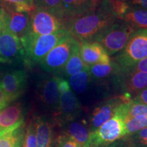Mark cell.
<instances>
[{
    "label": "cell",
    "instance_id": "obj_1",
    "mask_svg": "<svg viewBox=\"0 0 147 147\" xmlns=\"http://www.w3.org/2000/svg\"><path fill=\"white\" fill-rule=\"evenodd\" d=\"M117 19L111 0H100L94 10L69 20L66 28L79 42H89Z\"/></svg>",
    "mask_w": 147,
    "mask_h": 147
},
{
    "label": "cell",
    "instance_id": "obj_2",
    "mask_svg": "<svg viewBox=\"0 0 147 147\" xmlns=\"http://www.w3.org/2000/svg\"><path fill=\"white\" fill-rule=\"evenodd\" d=\"M71 34L65 28L43 36L27 34L21 40L23 48V61L30 65L40 63L53 48Z\"/></svg>",
    "mask_w": 147,
    "mask_h": 147
},
{
    "label": "cell",
    "instance_id": "obj_3",
    "mask_svg": "<svg viewBox=\"0 0 147 147\" xmlns=\"http://www.w3.org/2000/svg\"><path fill=\"white\" fill-rule=\"evenodd\" d=\"M135 31L124 20L117 19L96 35L91 41L100 44L109 56L114 55L124 49Z\"/></svg>",
    "mask_w": 147,
    "mask_h": 147
},
{
    "label": "cell",
    "instance_id": "obj_4",
    "mask_svg": "<svg viewBox=\"0 0 147 147\" xmlns=\"http://www.w3.org/2000/svg\"><path fill=\"white\" fill-rule=\"evenodd\" d=\"M30 15L29 34L43 36L67 29V21L58 9L36 8Z\"/></svg>",
    "mask_w": 147,
    "mask_h": 147
},
{
    "label": "cell",
    "instance_id": "obj_5",
    "mask_svg": "<svg viewBox=\"0 0 147 147\" xmlns=\"http://www.w3.org/2000/svg\"><path fill=\"white\" fill-rule=\"evenodd\" d=\"M147 57V28L135 31L123 49L113 61L123 69L129 70L139 61Z\"/></svg>",
    "mask_w": 147,
    "mask_h": 147
},
{
    "label": "cell",
    "instance_id": "obj_6",
    "mask_svg": "<svg viewBox=\"0 0 147 147\" xmlns=\"http://www.w3.org/2000/svg\"><path fill=\"white\" fill-rule=\"evenodd\" d=\"M80 48V42L72 35L67 37L51 50L40 62L44 71L60 74L74 53Z\"/></svg>",
    "mask_w": 147,
    "mask_h": 147
},
{
    "label": "cell",
    "instance_id": "obj_7",
    "mask_svg": "<svg viewBox=\"0 0 147 147\" xmlns=\"http://www.w3.org/2000/svg\"><path fill=\"white\" fill-rule=\"evenodd\" d=\"M126 136L124 118L117 110L115 114L99 127L90 134V147L106 146Z\"/></svg>",
    "mask_w": 147,
    "mask_h": 147
},
{
    "label": "cell",
    "instance_id": "obj_8",
    "mask_svg": "<svg viewBox=\"0 0 147 147\" xmlns=\"http://www.w3.org/2000/svg\"><path fill=\"white\" fill-rule=\"evenodd\" d=\"M59 89L60 92L59 108L57 115L54 119L59 125H61L78 118L81 113L82 106L65 79L60 78Z\"/></svg>",
    "mask_w": 147,
    "mask_h": 147
},
{
    "label": "cell",
    "instance_id": "obj_9",
    "mask_svg": "<svg viewBox=\"0 0 147 147\" xmlns=\"http://www.w3.org/2000/svg\"><path fill=\"white\" fill-rule=\"evenodd\" d=\"M133 100L131 95L125 93L120 96L111 97L100 103L93 110L90 121V133L94 132L113 117L121 104L128 103Z\"/></svg>",
    "mask_w": 147,
    "mask_h": 147
},
{
    "label": "cell",
    "instance_id": "obj_10",
    "mask_svg": "<svg viewBox=\"0 0 147 147\" xmlns=\"http://www.w3.org/2000/svg\"><path fill=\"white\" fill-rule=\"evenodd\" d=\"M60 77L51 76L42 79L38 87V97L42 106L52 112L55 117L59 108L60 92L59 82Z\"/></svg>",
    "mask_w": 147,
    "mask_h": 147
},
{
    "label": "cell",
    "instance_id": "obj_11",
    "mask_svg": "<svg viewBox=\"0 0 147 147\" xmlns=\"http://www.w3.org/2000/svg\"><path fill=\"white\" fill-rule=\"evenodd\" d=\"M27 82V74L25 71L21 69L11 70L3 76L0 89L13 102L21 96L25 91Z\"/></svg>",
    "mask_w": 147,
    "mask_h": 147
},
{
    "label": "cell",
    "instance_id": "obj_12",
    "mask_svg": "<svg viewBox=\"0 0 147 147\" xmlns=\"http://www.w3.org/2000/svg\"><path fill=\"white\" fill-rule=\"evenodd\" d=\"M100 0H61L57 8L67 21L92 12Z\"/></svg>",
    "mask_w": 147,
    "mask_h": 147
},
{
    "label": "cell",
    "instance_id": "obj_13",
    "mask_svg": "<svg viewBox=\"0 0 147 147\" xmlns=\"http://www.w3.org/2000/svg\"><path fill=\"white\" fill-rule=\"evenodd\" d=\"M80 54L84 64L89 67L95 64H107L111 61L102 46L95 41L80 42Z\"/></svg>",
    "mask_w": 147,
    "mask_h": 147
},
{
    "label": "cell",
    "instance_id": "obj_14",
    "mask_svg": "<svg viewBox=\"0 0 147 147\" xmlns=\"http://www.w3.org/2000/svg\"><path fill=\"white\" fill-rule=\"evenodd\" d=\"M25 110L21 103H15L0 110V134L24 125Z\"/></svg>",
    "mask_w": 147,
    "mask_h": 147
},
{
    "label": "cell",
    "instance_id": "obj_15",
    "mask_svg": "<svg viewBox=\"0 0 147 147\" xmlns=\"http://www.w3.org/2000/svg\"><path fill=\"white\" fill-rule=\"evenodd\" d=\"M119 84L125 93L135 97L143 89L147 88V73L129 69L119 76Z\"/></svg>",
    "mask_w": 147,
    "mask_h": 147
},
{
    "label": "cell",
    "instance_id": "obj_16",
    "mask_svg": "<svg viewBox=\"0 0 147 147\" xmlns=\"http://www.w3.org/2000/svg\"><path fill=\"white\" fill-rule=\"evenodd\" d=\"M8 15L5 19V30L21 40L28 34L30 24V15L27 12L7 11Z\"/></svg>",
    "mask_w": 147,
    "mask_h": 147
},
{
    "label": "cell",
    "instance_id": "obj_17",
    "mask_svg": "<svg viewBox=\"0 0 147 147\" xmlns=\"http://www.w3.org/2000/svg\"><path fill=\"white\" fill-rule=\"evenodd\" d=\"M0 57L12 61L23 58V48L19 38L5 30L0 35Z\"/></svg>",
    "mask_w": 147,
    "mask_h": 147
},
{
    "label": "cell",
    "instance_id": "obj_18",
    "mask_svg": "<svg viewBox=\"0 0 147 147\" xmlns=\"http://www.w3.org/2000/svg\"><path fill=\"white\" fill-rule=\"evenodd\" d=\"M63 134L77 143L80 147H90V131L85 125L78 121H71L61 125Z\"/></svg>",
    "mask_w": 147,
    "mask_h": 147
},
{
    "label": "cell",
    "instance_id": "obj_19",
    "mask_svg": "<svg viewBox=\"0 0 147 147\" xmlns=\"http://www.w3.org/2000/svg\"><path fill=\"white\" fill-rule=\"evenodd\" d=\"M36 129L37 147L53 146V125L45 117H36L33 119Z\"/></svg>",
    "mask_w": 147,
    "mask_h": 147
},
{
    "label": "cell",
    "instance_id": "obj_20",
    "mask_svg": "<svg viewBox=\"0 0 147 147\" xmlns=\"http://www.w3.org/2000/svg\"><path fill=\"white\" fill-rule=\"evenodd\" d=\"M91 78L97 80H106L110 78H117L127 71L113 60L107 64H95L89 67Z\"/></svg>",
    "mask_w": 147,
    "mask_h": 147
},
{
    "label": "cell",
    "instance_id": "obj_21",
    "mask_svg": "<svg viewBox=\"0 0 147 147\" xmlns=\"http://www.w3.org/2000/svg\"><path fill=\"white\" fill-rule=\"evenodd\" d=\"M122 19L136 31L147 28V10L144 9L130 7Z\"/></svg>",
    "mask_w": 147,
    "mask_h": 147
},
{
    "label": "cell",
    "instance_id": "obj_22",
    "mask_svg": "<svg viewBox=\"0 0 147 147\" xmlns=\"http://www.w3.org/2000/svg\"><path fill=\"white\" fill-rule=\"evenodd\" d=\"M24 125L0 134V147H22L25 136Z\"/></svg>",
    "mask_w": 147,
    "mask_h": 147
},
{
    "label": "cell",
    "instance_id": "obj_23",
    "mask_svg": "<svg viewBox=\"0 0 147 147\" xmlns=\"http://www.w3.org/2000/svg\"><path fill=\"white\" fill-rule=\"evenodd\" d=\"M87 67H87L82 61L79 48L70 57L60 74L66 78H69L72 75L80 72Z\"/></svg>",
    "mask_w": 147,
    "mask_h": 147
},
{
    "label": "cell",
    "instance_id": "obj_24",
    "mask_svg": "<svg viewBox=\"0 0 147 147\" xmlns=\"http://www.w3.org/2000/svg\"><path fill=\"white\" fill-rule=\"evenodd\" d=\"M91 80L89 67H87L78 74L72 75L69 78V82L71 88L74 91L78 94H82L87 91Z\"/></svg>",
    "mask_w": 147,
    "mask_h": 147
},
{
    "label": "cell",
    "instance_id": "obj_25",
    "mask_svg": "<svg viewBox=\"0 0 147 147\" xmlns=\"http://www.w3.org/2000/svg\"><path fill=\"white\" fill-rule=\"evenodd\" d=\"M4 3L6 11L13 10L30 14L36 9L34 0H0Z\"/></svg>",
    "mask_w": 147,
    "mask_h": 147
},
{
    "label": "cell",
    "instance_id": "obj_26",
    "mask_svg": "<svg viewBox=\"0 0 147 147\" xmlns=\"http://www.w3.org/2000/svg\"><path fill=\"white\" fill-rule=\"evenodd\" d=\"M126 136L131 135L147 127V117L139 116L124 121Z\"/></svg>",
    "mask_w": 147,
    "mask_h": 147
},
{
    "label": "cell",
    "instance_id": "obj_27",
    "mask_svg": "<svg viewBox=\"0 0 147 147\" xmlns=\"http://www.w3.org/2000/svg\"><path fill=\"white\" fill-rule=\"evenodd\" d=\"M139 116L147 117V105L133 99L131 102L127 103V114L124 121L127 119L133 118Z\"/></svg>",
    "mask_w": 147,
    "mask_h": 147
},
{
    "label": "cell",
    "instance_id": "obj_28",
    "mask_svg": "<svg viewBox=\"0 0 147 147\" xmlns=\"http://www.w3.org/2000/svg\"><path fill=\"white\" fill-rule=\"evenodd\" d=\"M125 138L131 147H147V127Z\"/></svg>",
    "mask_w": 147,
    "mask_h": 147
},
{
    "label": "cell",
    "instance_id": "obj_29",
    "mask_svg": "<svg viewBox=\"0 0 147 147\" xmlns=\"http://www.w3.org/2000/svg\"><path fill=\"white\" fill-rule=\"evenodd\" d=\"M22 147H37L36 129L33 120L30 121L25 130Z\"/></svg>",
    "mask_w": 147,
    "mask_h": 147
},
{
    "label": "cell",
    "instance_id": "obj_30",
    "mask_svg": "<svg viewBox=\"0 0 147 147\" xmlns=\"http://www.w3.org/2000/svg\"><path fill=\"white\" fill-rule=\"evenodd\" d=\"M61 0H34L37 8L46 9H57L59 7Z\"/></svg>",
    "mask_w": 147,
    "mask_h": 147
},
{
    "label": "cell",
    "instance_id": "obj_31",
    "mask_svg": "<svg viewBox=\"0 0 147 147\" xmlns=\"http://www.w3.org/2000/svg\"><path fill=\"white\" fill-rule=\"evenodd\" d=\"M56 147H80L79 145L62 134L57 139Z\"/></svg>",
    "mask_w": 147,
    "mask_h": 147
},
{
    "label": "cell",
    "instance_id": "obj_32",
    "mask_svg": "<svg viewBox=\"0 0 147 147\" xmlns=\"http://www.w3.org/2000/svg\"><path fill=\"white\" fill-rule=\"evenodd\" d=\"M130 7H136L147 10V0H126Z\"/></svg>",
    "mask_w": 147,
    "mask_h": 147
},
{
    "label": "cell",
    "instance_id": "obj_33",
    "mask_svg": "<svg viewBox=\"0 0 147 147\" xmlns=\"http://www.w3.org/2000/svg\"><path fill=\"white\" fill-rule=\"evenodd\" d=\"M130 69H134V70L140 71V72L147 73V57L139 61Z\"/></svg>",
    "mask_w": 147,
    "mask_h": 147
},
{
    "label": "cell",
    "instance_id": "obj_34",
    "mask_svg": "<svg viewBox=\"0 0 147 147\" xmlns=\"http://www.w3.org/2000/svg\"><path fill=\"white\" fill-rule=\"evenodd\" d=\"M12 102L10 98L0 89V110L4 109Z\"/></svg>",
    "mask_w": 147,
    "mask_h": 147
},
{
    "label": "cell",
    "instance_id": "obj_35",
    "mask_svg": "<svg viewBox=\"0 0 147 147\" xmlns=\"http://www.w3.org/2000/svg\"><path fill=\"white\" fill-rule=\"evenodd\" d=\"M92 147H131L127 142L125 138H123L116 142L112 143L106 146H92Z\"/></svg>",
    "mask_w": 147,
    "mask_h": 147
},
{
    "label": "cell",
    "instance_id": "obj_36",
    "mask_svg": "<svg viewBox=\"0 0 147 147\" xmlns=\"http://www.w3.org/2000/svg\"><path fill=\"white\" fill-rule=\"evenodd\" d=\"M134 100L147 105V88L143 89L134 98Z\"/></svg>",
    "mask_w": 147,
    "mask_h": 147
},
{
    "label": "cell",
    "instance_id": "obj_37",
    "mask_svg": "<svg viewBox=\"0 0 147 147\" xmlns=\"http://www.w3.org/2000/svg\"><path fill=\"white\" fill-rule=\"evenodd\" d=\"M8 12L3 8L2 5H0V21H3L7 17Z\"/></svg>",
    "mask_w": 147,
    "mask_h": 147
},
{
    "label": "cell",
    "instance_id": "obj_38",
    "mask_svg": "<svg viewBox=\"0 0 147 147\" xmlns=\"http://www.w3.org/2000/svg\"><path fill=\"white\" fill-rule=\"evenodd\" d=\"M5 30V20L3 21H0V35Z\"/></svg>",
    "mask_w": 147,
    "mask_h": 147
},
{
    "label": "cell",
    "instance_id": "obj_39",
    "mask_svg": "<svg viewBox=\"0 0 147 147\" xmlns=\"http://www.w3.org/2000/svg\"><path fill=\"white\" fill-rule=\"evenodd\" d=\"M0 63H12V61L6 59H4L3 57H0Z\"/></svg>",
    "mask_w": 147,
    "mask_h": 147
},
{
    "label": "cell",
    "instance_id": "obj_40",
    "mask_svg": "<svg viewBox=\"0 0 147 147\" xmlns=\"http://www.w3.org/2000/svg\"><path fill=\"white\" fill-rule=\"evenodd\" d=\"M3 76V73H2V72H1V71H0V83H1V80H2Z\"/></svg>",
    "mask_w": 147,
    "mask_h": 147
},
{
    "label": "cell",
    "instance_id": "obj_41",
    "mask_svg": "<svg viewBox=\"0 0 147 147\" xmlns=\"http://www.w3.org/2000/svg\"><path fill=\"white\" fill-rule=\"evenodd\" d=\"M114 1H125L126 0H114Z\"/></svg>",
    "mask_w": 147,
    "mask_h": 147
}]
</instances>
